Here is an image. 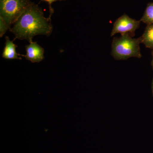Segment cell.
Instances as JSON below:
<instances>
[{
    "label": "cell",
    "instance_id": "6da1fadb",
    "mask_svg": "<svg viewBox=\"0 0 153 153\" xmlns=\"http://www.w3.org/2000/svg\"><path fill=\"white\" fill-rule=\"evenodd\" d=\"M51 19L45 17L42 9L32 3L10 29L15 36L14 41L26 40L30 43L37 35L50 36L53 30Z\"/></svg>",
    "mask_w": 153,
    "mask_h": 153
},
{
    "label": "cell",
    "instance_id": "7a4b0ae2",
    "mask_svg": "<svg viewBox=\"0 0 153 153\" xmlns=\"http://www.w3.org/2000/svg\"><path fill=\"white\" fill-rule=\"evenodd\" d=\"M140 37L134 38L129 34L114 37L111 43V55L117 60H127L131 57L141 58Z\"/></svg>",
    "mask_w": 153,
    "mask_h": 153
},
{
    "label": "cell",
    "instance_id": "3957f363",
    "mask_svg": "<svg viewBox=\"0 0 153 153\" xmlns=\"http://www.w3.org/2000/svg\"><path fill=\"white\" fill-rule=\"evenodd\" d=\"M32 3L31 0H0V17L10 30L11 25Z\"/></svg>",
    "mask_w": 153,
    "mask_h": 153
},
{
    "label": "cell",
    "instance_id": "277c9868",
    "mask_svg": "<svg viewBox=\"0 0 153 153\" xmlns=\"http://www.w3.org/2000/svg\"><path fill=\"white\" fill-rule=\"evenodd\" d=\"M140 22L139 20L132 19L126 14H124L115 22L111 37L118 33L121 35L129 34L132 37H134L135 32L139 28Z\"/></svg>",
    "mask_w": 153,
    "mask_h": 153
},
{
    "label": "cell",
    "instance_id": "5b68a950",
    "mask_svg": "<svg viewBox=\"0 0 153 153\" xmlns=\"http://www.w3.org/2000/svg\"><path fill=\"white\" fill-rule=\"evenodd\" d=\"M26 54L21 55L26 60H30L32 63H39L44 59V48L38 45L37 42H30L29 45L25 46Z\"/></svg>",
    "mask_w": 153,
    "mask_h": 153
},
{
    "label": "cell",
    "instance_id": "8992f818",
    "mask_svg": "<svg viewBox=\"0 0 153 153\" xmlns=\"http://www.w3.org/2000/svg\"><path fill=\"white\" fill-rule=\"evenodd\" d=\"M5 46L2 53V57L6 59H17L22 60V57H19L21 55L17 53L16 48L18 47L13 41H10L8 36L5 37Z\"/></svg>",
    "mask_w": 153,
    "mask_h": 153
},
{
    "label": "cell",
    "instance_id": "52a82bcc",
    "mask_svg": "<svg viewBox=\"0 0 153 153\" xmlns=\"http://www.w3.org/2000/svg\"><path fill=\"white\" fill-rule=\"evenodd\" d=\"M140 38L142 44L145 47L153 49V25H147Z\"/></svg>",
    "mask_w": 153,
    "mask_h": 153
},
{
    "label": "cell",
    "instance_id": "ba28073f",
    "mask_svg": "<svg viewBox=\"0 0 153 153\" xmlns=\"http://www.w3.org/2000/svg\"><path fill=\"white\" fill-rule=\"evenodd\" d=\"M140 21L147 25H153V3H148Z\"/></svg>",
    "mask_w": 153,
    "mask_h": 153
},
{
    "label": "cell",
    "instance_id": "9c48e42d",
    "mask_svg": "<svg viewBox=\"0 0 153 153\" xmlns=\"http://www.w3.org/2000/svg\"><path fill=\"white\" fill-rule=\"evenodd\" d=\"M10 28L3 19L0 17V37L1 38Z\"/></svg>",
    "mask_w": 153,
    "mask_h": 153
},
{
    "label": "cell",
    "instance_id": "30bf717a",
    "mask_svg": "<svg viewBox=\"0 0 153 153\" xmlns=\"http://www.w3.org/2000/svg\"><path fill=\"white\" fill-rule=\"evenodd\" d=\"M44 1L47 2L49 4V17L51 18L52 15L54 13V9L52 7V4L54 2L58 1H65V0H42Z\"/></svg>",
    "mask_w": 153,
    "mask_h": 153
},
{
    "label": "cell",
    "instance_id": "8fae6325",
    "mask_svg": "<svg viewBox=\"0 0 153 153\" xmlns=\"http://www.w3.org/2000/svg\"><path fill=\"white\" fill-rule=\"evenodd\" d=\"M152 63H151V64H152V68L153 69V49L152 51Z\"/></svg>",
    "mask_w": 153,
    "mask_h": 153
},
{
    "label": "cell",
    "instance_id": "7c38bea8",
    "mask_svg": "<svg viewBox=\"0 0 153 153\" xmlns=\"http://www.w3.org/2000/svg\"><path fill=\"white\" fill-rule=\"evenodd\" d=\"M152 91H153V82H152Z\"/></svg>",
    "mask_w": 153,
    "mask_h": 153
}]
</instances>
